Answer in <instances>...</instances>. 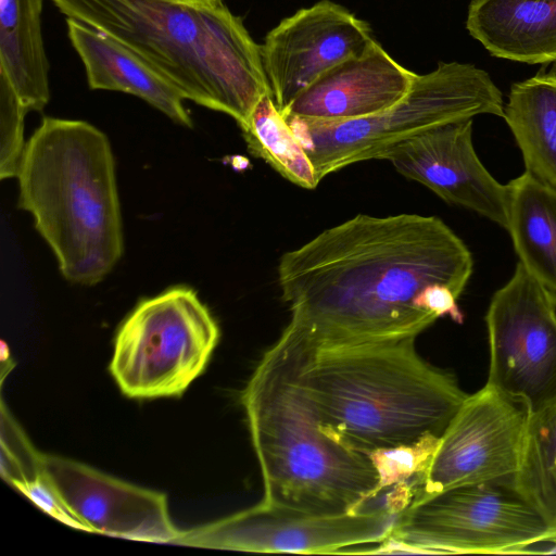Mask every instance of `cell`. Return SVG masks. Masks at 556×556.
Segmentation results:
<instances>
[{
	"instance_id": "8992f818",
	"label": "cell",
	"mask_w": 556,
	"mask_h": 556,
	"mask_svg": "<svg viewBox=\"0 0 556 556\" xmlns=\"http://www.w3.org/2000/svg\"><path fill=\"white\" fill-rule=\"evenodd\" d=\"M501 90L472 64L439 62L414 78L409 92L392 108L363 118L286 122L309 157L320 181L351 164L384 160L397 144L434 127L480 114L504 117Z\"/></svg>"
},
{
	"instance_id": "277c9868",
	"label": "cell",
	"mask_w": 556,
	"mask_h": 556,
	"mask_svg": "<svg viewBox=\"0 0 556 556\" xmlns=\"http://www.w3.org/2000/svg\"><path fill=\"white\" fill-rule=\"evenodd\" d=\"M415 343L314 348L308 341L302 379L326 434L366 455L441 438L468 394Z\"/></svg>"
},
{
	"instance_id": "8fae6325",
	"label": "cell",
	"mask_w": 556,
	"mask_h": 556,
	"mask_svg": "<svg viewBox=\"0 0 556 556\" xmlns=\"http://www.w3.org/2000/svg\"><path fill=\"white\" fill-rule=\"evenodd\" d=\"M396 510L361 508L340 515H314L265 506L181 531L176 544L266 553L333 554L339 549L384 542Z\"/></svg>"
},
{
	"instance_id": "484cf974",
	"label": "cell",
	"mask_w": 556,
	"mask_h": 556,
	"mask_svg": "<svg viewBox=\"0 0 556 556\" xmlns=\"http://www.w3.org/2000/svg\"><path fill=\"white\" fill-rule=\"evenodd\" d=\"M184 1L205 2V1H214V0H184Z\"/></svg>"
},
{
	"instance_id": "3957f363",
	"label": "cell",
	"mask_w": 556,
	"mask_h": 556,
	"mask_svg": "<svg viewBox=\"0 0 556 556\" xmlns=\"http://www.w3.org/2000/svg\"><path fill=\"white\" fill-rule=\"evenodd\" d=\"M140 55L182 94L240 126L270 88L261 46L223 0H51Z\"/></svg>"
},
{
	"instance_id": "4fadbf2b",
	"label": "cell",
	"mask_w": 556,
	"mask_h": 556,
	"mask_svg": "<svg viewBox=\"0 0 556 556\" xmlns=\"http://www.w3.org/2000/svg\"><path fill=\"white\" fill-rule=\"evenodd\" d=\"M40 465L83 531L162 543H174L180 535L169 517L165 494L62 456L40 454Z\"/></svg>"
},
{
	"instance_id": "9c48e42d",
	"label": "cell",
	"mask_w": 556,
	"mask_h": 556,
	"mask_svg": "<svg viewBox=\"0 0 556 556\" xmlns=\"http://www.w3.org/2000/svg\"><path fill=\"white\" fill-rule=\"evenodd\" d=\"M486 384L525 405L528 415L556 403V296L517 263L490 301Z\"/></svg>"
},
{
	"instance_id": "7a4b0ae2",
	"label": "cell",
	"mask_w": 556,
	"mask_h": 556,
	"mask_svg": "<svg viewBox=\"0 0 556 556\" xmlns=\"http://www.w3.org/2000/svg\"><path fill=\"white\" fill-rule=\"evenodd\" d=\"M307 339L290 325L265 352L241 393L260 465L265 506L340 515L377 497L378 471L366 454L321 429L304 386Z\"/></svg>"
},
{
	"instance_id": "44dd1931",
	"label": "cell",
	"mask_w": 556,
	"mask_h": 556,
	"mask_svg": "<svg viewBox=\"0 0 556 556\" xmlns=\"http://www.w3.org/2000/svg\"><path fill=\"white\" fill-rule=\"evenodd\" d=\"M247 149L290 182L315 189L319 181L314 166L270 94L257 102L245 123L239 126Z\"/></svg>"
},
{
	"instance_id": "ac0fdd59",
	"label": "cell",
	"mask_w": 556,
	"mask_h": 556,
	"mask_svg": "<svg viewBox=\"0 0 556 556\" xmlns=\"http://www.w3.org/2000/svg\"><path fill=\"white\" fill-rule=\"evenodd\" d=\"M528 174L556 192V72L513 84L504 117Z\"/></svg>"
},
{
	"instance_id": "ffe728a7",
	"label": "cell",
	"mask_w": 556,
	"mask_h": 556,
	"mask_svg": "<svg viewBox=\"0 0 556 556\" xmlns=\"http://www.w3.org/2000/svg\"><path fill=\"white\" fill-rule=\"evenodd\" d=\"M506 186V230L519 263L556 296V192L527 172Z\"/></svg>"
},
{
	"instance_id": "30bf717a",
	"label": "cell",
	"mask_w": 556,
	"mask_h": 556,
	"mask_svg": "<svg viewBox=\"0 0 556 556\" xmlns=\"http://www.w3.org/2000/svg\"><path fill=\"white\" fill-rule=\"evenodd\" d=\"M528 412L486 383L467 395L410 488L418 501L442 491L480 483L510 484L521 462Z\"/></svg>"
},
{
	"instance_id": "d4e9b609",
	"label": "cell",
	"mask_w": 556,
	"mask_h": 556,
	"mask_svg": "<svg viewBox=\"0 0 556 556\" xmlns=\"http://www.w3.org/2000/svg\"><path fill=\"white\" fill-rule=\"evenodd\" d=\"M42 511L54 519L81 530L80 523L68 513L40 469L30 476L12 483Z\"/></svg>"
},
{
	"instance_id": "2e32d148",
	"label": "cell",
	"mask_w": 556,
	"mask_h": 556,
	"mask_svg": "<svg viewBox=\"0 0 556 556\" xmlns=\"http://www.w3.org/2000/svg\"><path fill=\"white\" fill-rule=\"evenodd\" d=\"M67 35L92 90L132 94L172 121L192 127L179 90L140 55L87 24L66 17Z\"/></svg>"
},
{
	"instance_id": "6da1fadb",
	"label": "cell",
	"mask_w": 556,
	"mask_h": 556,
	"mask_svg": "<svg viewBox=\"0 0 556 556\" xmlns=\"http://www.w3.org/2000/svg\"><path fill=\"white\" fill-rule=\"evenodd\" d=\"M472 269L465 242L437 216L358 214L282 254L277 274L288 325L329 348L416 339Z\"/></svg>"
},
{
	"instance_id": "5b68a950",
	"label": "cell",
	"mask_w": 556,
	"mask_h": 556,
	"mask_svg": "<svg viewBox=\"0 0 556 556\" xmlns=\"http://www.w3.org/2000/svg\"><path fill=\"white\" fill-rule=\"evenodd\" d=\"M18 207L71 283L94 286L123 255L115 161L92 124L46 116L26 141L17 174Z\"/></svg>"
},
{
	"instance_id": "d6986e66",
	"label": "cell",
	"mask_w": 556,
	"mask_h": 556,
	"mask_svg": "<svg viewBox=\"0 0 556 556\" xmlns=\"http://www.w3.org/2000/svg\"><path fill=\"white\" fill-rule=\"evenodd\" d=\"M45 0H0V73L29 111L50 99L49 63L41 33Z\"/></svg>"
},
{
	"instance_id": "9a60e30c",
	"label": "cell",
	"mask_w": 556,
	"mask_h": 556,
	"mask_svg": "<svg viewBox=\"0 0 556 556\" xmlns=\"http://www.w3.org/2000/svg\"><path fill=\"white\" fill-rule=\"evenodd\" d=\"M415 76L374 39L362 53L320 75L281 115L327 122L371 116L400 102Z\"/></svg>"
},
{
	"instance_id": "7c38bea8",
	"label": "cell",
	"mask_w": 556,
	"mask_h": 556,
	"mask_svg": "<svg viewBox=\"0 0 556 556\" xmlns=\"http://www.w3.org/2000/svg\"><path fill=\"white\" fill-rule=\"evenodd\" d=\"M372 40L367 22L330 0L283 18L261 46L270 97L280 114L320 75L362 53Z\"/></svg>"
},
{
	"instance_id": "5bb4252c",
	"label": "cell",
	"mask_w": 556,
	"mask_h": 556,
	"mask_svg": "<svg viewBox=\"0 0 556 556\" xmlns=\"http://www.w3.org/2000/svg\"><path fill=\"white\" fill-rule=\"evenodd\" d=\"M395 169L446 203L470 210L507 229V186L483 166L472 143V118L424 131L389 151Z\"/></svg>"
},
{
	"instance_id": "ba28073f",
	"label": "cell",
	"mask_w": 556,
	"mask_h": 556,
	"mask_svg": "<svg viewBox=\"0 0 556 556\" xmlns=\"http://www.w3.org/2000/svg\"><path fill=\"white\" fill-rule=\"evenodd\" d=\"M554 540L556 528L513 485L480 483L409 502L382 543L418 553L528 554Z\"/></svg>"
},
{
	"instance_id": "7402d4cb",
	"label": "cell",
	"mask_w": 556,
	"mask_h": 556,
	"mask_svg": "<svg viewBox=\"0 0 556 556\" xmlns=\"http://www.w3.org/2000/svg\"><path fill=\"white\" fill-rule=\"evenodd\" d=\"M513 488L556 528V403L528 417Z\"/></svg>"
},
{
	"instance_id": "603a6c76",
	"label": "cell",
	"mask_w": 556,
	"mask_h": 556,
	"mask_svg": "<svg viewBox=\"0 0 556 556\" xmlns=\"http://www.w3.org/2000/svg\"><path fill=\"white\" fill-rule=\"evenodd\" d=\"M28 110L0 73V178L16 177L25 148L24 118Z\"/></svg>"
},
{
	"instance_id": "52a82bcc",
	"label": "cell",
	"mask_w": 556,
	"mask_h": 556,
	"mask_svg": "<svg viewBox=\"0 0 556 556\" xmlns=\"http://www.w3.org/2000/svg\"><path fill=\"white\" fill-rule=\"evenodd\" d=\"M218 325L197 292L170 287L142 299L121 324L109 365L124 395L180 396L205 369Z\"/></svg>"
},
{
	"instance_id": "e0dca14e",
	"label": "cell",
	"mask_w": 556,
	"mask_h": 556,
	"mask_svg": "<svg viewBox=\"0 0 556 556\" xmlns=\"http://www.w3.org/2000/svg\"><path fill=\"white\" fill-rule=\"evenodd\" d=\"M466 28L493 56L556 62V0H471Z\"/></svg>"
},
{
	"instance_id": "cb8c5ba5",
	"label": "cell",
	"mask_w": 556,
	"mask_h": 556,
	"mask_svg": "<svg viewBox=\"0 0 556 556\" xmlns=\"http://www.w3.org/2000/svg\"><path fill=\"white\" fill-rule=\"evenodd\" d=\"M440 438L431 437L413 446H401L369 454L378 475L377 496L393 484H404L427 467Z\"/></svg>"
}]
</instances>
